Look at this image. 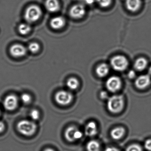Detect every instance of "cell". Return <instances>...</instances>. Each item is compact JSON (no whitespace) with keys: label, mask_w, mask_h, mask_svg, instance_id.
<instances>
[{"label":"cell","mask_w":151,"mask_h":151,"mask_svg":"<svg viewBox=\"0 0 151 151\" xmlns=\"http://www.w3.org/2000/svg\"><path fill=\"white\" fill-rule=\"evenodd\" d=\"M110 64L114 70L122 71L125 70L128 67L129 62L127 58L122 55L114 56L110 60Z\"/></svg>","instance_id":"cell-6"},{"label":"cell","mask_w":151,"mask_h":151,"mask_svg":"<svg viewBox=\"0 0 151 151\" xmlns=\"http://www.w3.org/2000/svg\"><path fill=\"white\" fill-rule=\"evenodd\" d=\"M144 147L147 151H151V139H147L145 141Z\"/></svg>","instance_id":"cell-27"},{"label":"cell","mask_w":151,"mask_h":151,"mask_svg":"<svg viewBox=\"0 0 151 151\" xmlns=\"http://www.w3.org/2000/svg\"><path fill=\"white\" fill-rule=\"evenodd\" d=\"M86 14V9L83 5L76 4L71 7L69 14L72 18L78 19L83 17Z\"/></svg>","instance_id":"cell-9"},{"label":"cell","mask_w":151,"mask_h":151,"mask_svg":"<svg viewBox=\"0 0 151 151\" xmlns=\"http://www.w3.org/2000/svg\"><path fill=\"white\" fill-rule=\"evenodd\" d=\"M101 98L102 99H106L107 98L108 94L106 92L102 91L100 93Z\"/></svg>","instance_id":"cell-29"},{"label":"cell","mask_w":151,"mask_h":151,"mask_svg":"<svg viewBox=\"0 0 151 151\" xmlns=\"http://www.w3.org/2000/svg\"><path fill=\"white\" fill-rule=\"evenodd\" d=\"M106 86L109 91L114 93L120 90L122 85V81L118 77H110L106 82Z\"/></svg>","instance_id":"cell-8"},{"label":"cell","mask_w":151,"mask_h":151,"mask_svg":"<svg viewBox=\"0 0 151 151\" xmlns=\"http://www.w3.org/2000/svg\"><path fill=\"white\" fill-rule=\"evenodd\" d=\"M128 76L130 78H133L135 76V73L133 70H131L129 72L128 74Z\"/></svg>","instance_id":"cell-31"},{"label":"cell","mask_w":151,"mask_h":151,"mask_svg":"<svg viewBox=\"0 0 151 151\" xmlns=\"http://www.w3.org/2000/svg\"><path fill=\"white\" fill-rule=\"evenodd\" d=\"M44 151H55L53 149H52V148H46L45 150H44Z\"/></svg>","instance_id":"cell-32"},{"label":"cell","mask_w":151,"mask_h":151,"mask_svg":"<svg viewBox=\"0 0 151 151\" xmlns=\"http://www.w3.org/2000/svg\"><path fill=\"white\" fill-rule=\"evenodd\" d=\"M40 49V45L37 42H32L30 43L27 48V50L33 54L37 53L39 52Z\"/></svg>","instance_id":"cell-22"},{"label":"cell","mask_w":151,"mask_h":151,"mask_svg":"<svg viewBox=\"0 0 151 151\" xmlns=\"http://www.w3.org/2000/svg\"><path fill=\"white\" fill-rule=\"evenodd\" d=\"M147 61L145 58L141 57L137 59L134 64V68L138 71H142L146 68Z\"/></svg>","instance_id":"cell-18"},{"label":"cell","mask_w":151,"mask_h":151,"mask_svg":"<svg viewBox=\"0 0 151 151\" xmlns=\"http://www.w3.org/2000/svg\"><path fill=\"white\" fill-rule=\"evenodd\" d=\"M19 99L18 97L14 94L7 95L3 101V106L6 110L12 111L15 110L18 106Z\"/></svg>","instance_id":"cell-7"},{"label":"cell","mask_w":151,"mask_h":151,"mask_svg":"<svg viewBox=\"0 0 151 151\" xmlns=\"http://www.w3.org/2000/svg\"><path fill=\"white\" fill-rule=\"evenodd\" d=\"M79 82L77 78L75 77H71L68 78L66 82V86L69 90L75 91L79 86Z\"/></svg>","instance_id":"cell-19"},{"label":"cell","mask_w":151,"mask_h":151,"mask_svg":"<svg viewBox=\"0 0 151 151\" xmlns=\"http://www.w3.org/2000/svg\"><path fill=\"white\" fill-rule=\"evenodd\" d=\"M42 15L40 8L37 5L29 6L24 12V17L25 21L29 23H35L39 20Z\"/></svg>","instance_id":"cell-2"},{"label":"cell","mask_w":151,"mask_h":151,"mask_svg":"<svg viewBox=\"0 0 151 151\" xmlns=\"http://www.w3.org/2000/svg\"><path fill=\"white\" fill-rule=\"evenodd\" d=\"M27 50V48L22 44H16L11 46L9 52L13 57L20 58L26 55Z\"/></svg>","instance_id":"cell-10"},{"label":"cell","mask_w":151,"mask_h":151,"mask_svg":"<svg viewBox=\"0 0 151 151\" xmlns=\"http://www.w3.org/2000/svg\"><path fill=\"white\" fill-rule=\"evenodd\" d=\"M74 97L71 93L68 91L61 90L56 92L55 96V100L60 106H66L72 102Z\"/></svg>","instance_id":"cell-4"},{"label":"cell","mask_w":151,"mask_h":151,"mask_svg":"<svg viewBox=\"0 0 151 151\" xmlns=\"http://www.w3.org/2000/svg\"><path fill=\"white\" fill-rule=\"evenodd\" d=\"M5 129V124L2 121H0V133L3 132Z\"/></svg>","instance_id":"cell-28"},{"label":"cell","mask_w":151,"mask_h":151,"mask_svg":"<svg viewBox=\"0 0 151 151\" xmlns=\"http://www.w3.org/2000/svg\"><path fill=\"white\" fill-rule=\"evenodd\" d=\"M32 97L29 94L27 93H23L20 97V100L22 103L24 104H28L32 101Z\"/></svg>","instance_id":"cell-23"},{"label":"cell","mask_w":151,"mask_h":151,"mask_svg":"<svg viewBox=\"0 0 151 151\" xmlns=\"http://www.w3.org/2000/svg\"><path fill=\"white\" fill-rule=\"evenodd\" d=\"M87 151H100V145L96 140H91L86 144Z\"/></svg>","instance_id":"cell-20"},{"label":"cell","mask_w":151,"mask_h":151,"mask_svg":"<svg viewBox=\"0 0 151 151\" xmlns=\"http://www.w3.org/2000/svg\"><path fill=\"white\" fill-rule=\"evenodd\" d=\"M45 7L47 10L50 13L58 12L60 9V5L58 0H46Z\"/></svg>","instance_id":"cell-14"},{"label":"cell","mask_w":151,"mask_h":151,"mask_svg":"<svg viewBox=\"0 0 151 151\" xmlns=\"http://www.w3.org/2000/svg\"><path fill=\"white\" fill-rule=\"evenodd\" d=\"M37 129V124L33 121L22 120L17 124V129L19 133L26 137H30L35 134Z\"/></svg>","instance_id":"cell-1"},{"label":"cell","mask_w":151,"mask_h":151,"mask_svg":"<svg viewBox=\"0 0 151 151\" xmlns=\"http://www.w3.org/2000/svg\"><path fill=\"white\" fill-rule=\"evenodd\" d=\"M29 116L33 121H37L40 118V113L37 109H33L30 112Z\"/></svg>","instance_id":"cell-24"},{"label":"cell","mask_w":151,"mask_h":151,"mask_svg":"<svg viewBox=\"0 0 151 151\" xmlns=\"http://www.w3.org/2000/svg\"><path fill=\"white\" fill-rule=\"evenodd\" d=\"M84 132L87 137H93L98 133V127L94 122H89L85 127Z\"/></svg>","instance_id":"cell-13"},{"label":"cell","mask_w":151,"mask_h":151,"mask_svg":"<svg viewBox=\"0 0 151 151\" xmlns=\"http://www.w3.org/2000/svg\"><path fill=\"white\" fill-rule=\"evenodd\" d=\"M64 137L67 141L72 143L81 139L83 137V133L76 126L71 125L65 130Z\"/></svg>","instance_id":"cell-5"},{"label":"cell","mask_w":151,"mask_h":151,"mask_svg":"<svg viewBox=\"0 0 151 151\" xmlns=\"http://www.w3.org/2000/svg\"><path fill=\"white\" fill-rule=\"evenodd\" d=\"M126 151H143V150L142 147L139 145L134 144L129 146Z\"/></svg>","instance_id":"cell-25"},{"label":"cell","mask_w":151,"mask_h":151,"mask_svg":"<svg viewBox=\"0 0 151 151\" xmlns=\"http://www.w3.org/2000/svg\"><path fill=\"white\" fill-rule=\"evenodd\" d=\"M125 133V129L123 127H118L111 130L110 135L115 140H118L122 137Z\"/></svg>","instance_id":"cell-17"},{"label":"cell","mask_w":151,"mask_h":151,"mask_svg":"<svg viewBox=\"0 0 151 151\" xmlns=\"http://www.w3.org/2000/svg\"><path fill=\"white\" fill-rule=\"evenodd\" d=\"M151 83L150 76L147 75H143L139 76L136 79L135 85L137 88L139 89H144L146 88Z\"/></svg>","instance_id":"cell-11"},{"label":"cell","mask_w":151,"mask_h":151,"mask_svg":"<svg viewBox=\"0 0 151 151\" xmlns=\"http://www.w3.org/2000/svg\"><path fill=\"white\" fill-rule=\"evenodd\" d=\"M109 68L107 64L105 63L99 64L96 69V73L99 77H104L108 74Z\"/></svg>","instance_id":"cell-16"},{"label":"cell","mask_w":151,"mask_h":151,"mask_svg":"<svg viewBox=\"0 0 151 151\" xmlns=\"http://www.w3.org/2000/svg\"><path fill=\"white\" fill-rule=\"evenodd\" d=\"M99 5L103 8L107 7L111 5L112 0H97Z\"/></svg>","instance_id":"cell-26"},{"label":"cell","mask_w":151,"mask_h":151,"mask_svg":"<svg viewBox=\"0 0 151 151\" xmlns=\"http://www.w3.org/2000/svg\"><path fill=\"white\" fill-rule=\"evenodd\" d=\"M18 30L21 35H26L31 31L32 28L29 24L22 23L19 25Z\"/></svg>","instance_id":"cell-21"},{"label":"cell","mask_w":151,"mask_h":151,"mask_svg":"<svg viewBox=\"0 0 151 151\" xmlns=\"http://www.w3.org/2000/svg\"><path fill=\"white\" fill-rule=\"evenodd\" d=\"M148 74H149L150 76H151V66H150L149 68H148Z\"/></svg>","instance_id":"cell-33"},{"label":"cell","mask_w":151,"mask_h":151,"mask_svg":"<svg viewBox=\"0 0 151 151\" xmlns=\"http://www.w3.org/2000/svg\"><path fill=\"white\" fill-rule=\"evenodd\" d=\"M123 97L121 95H114L109 98L107 103L108 109L111 113H118L124 107Z\"/></svg>","instance_id":"cell-3"},{"label":"cell","mask_w":151,"mask_h":151,"mask_svg":"<svg viewBox=\"0 0 151 151\" xmlns=\"http://www.w3.org/2000/svg\"><path fill=\"white\" fill-rule=\"evenodd\" d=\"M50 24L51 27L54 29H60L65 26L66 21L65 18L63 17H55L51 19Z\"/></svg>","instance_id":"cell-12"},{"label":"cell","mask_w":151,"mask_h":151,"mask_svg":"<svg viewBox=\"0 0 151 151\" xmlns=\"http://www.w3.org/2000/svg\"><path fill=\"white\" fill-rule=\"evenodd\" d=\"M104 151H120L117 148L114 147H108L106 148Z\"/></svg>","instance_id":"cell-30"},{"label":"cell","mask_w":151,"mask_h":151,"mask_svg":"<svg viewBox=\"0 0 151 151\" xmlns=\"http://www.w3.org/2000/svg\"><path fill=\"white\" fill-rule=\"evenodd\" d=\"M125 5L127 9L131 12L137 11L141 6V0H126Z\"/></svg>","instance_id":"cell-15"}]
</instances>
